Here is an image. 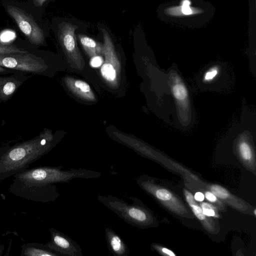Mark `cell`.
I'll list each match as a JSON object with an SVG mask.
<instances>
[{"instance_id": "cell-1", "label": "cell", "mask_w": 256, "mask_h": 256, "mask_svg": "<svg viewBox=\"0 0 256 256\" xmlns=\"http://www.w3.org/2000/svg\"><path fill=\"white\" fill-rule=\"evenodd\" d=\"M54 137L48 130L12 146L0 150V182L24 171L46 154L53 146Z\"/></svg>"}, {"instance_id": "cell-22", "label": "cell", "mask_w": 256, "mask_h": 256, "mask_svg": "<svg viewBox=\"0 0 256 256\" xmlns=\"http://www.w3.org/2000/svg\"><path fill=\"white\" fill-rule=\"evenodd\" d=\"M205 196L207 200L211 202H215L217 199L216 196L210 192H207L205 194Z\"/></svg>"}, {"instance_id": "cell-23", "label": "cell", "mask_w": 256, "mask_h": 256, "mask_svg": "<svg viewBox=\"0 0 256 256\" xmlns=\"http://www.w3.org/2000/svg\"><path fill=\"white\" fill-rule=\"evenodd\" d=\"M194 196L195 200L198 202H202L204 198V194L201 192H196Z\"/></svg>"}, {"instance_id": "cell-7", "label": "cell", "mask_w": 256, "mask_h": 256, "mask_svg": "<svg viewBox=\"0 0 256 256\" xmlns=\"http://www.w3.org/2000/svg\"><path fill=\"white\" fill-rule=\"evenodd\" d=\"M50 240L46 244L62 256H82L80 245L66 234L54 228H49Z\"/></svg>"}, {"instance_id": "cell-6", "label": "cell", "mask_w": 256, "mask_h": 256, "mask_svg": "<svg viewBox=\"0 0 256 256\" xmlns=\"http://www.w3.org/2000/svg\"><path fill=\"white\" fill-rule=\"evenodd\" d=\"M102 32L104 41L103 54L105 56L106 60L102 65L100 72L106 81L112 85H115L118 82L120 63L110 35L104 29L102 30Z\"/></svg>"}, {"instance_id": "cell-16", "label": "cell", "mask_w": 256, "mask_h": 256, "mask_svg": "<svg viewBox=\"0 0 256 256\" xmlns=\"http://www.w3.org/2000/svg\"><path fill=\"white\" fill-rule=\"evenodd\" d=\"M27 50L23 48H19L16 45L8 44L0 42V54H14V53H26Z\"/></svg>"}, {"instance_id": "cell-27", "label": "cell", "mask_w": 256, "mask_h": 256, "mask_svg": "<svg viewBox=\"0 0 256 256\" xmlns=\"http://www.w3.org/2000/svg\"><path fill=\"white\" fill-rule=\"evenodd\" d=\"M4 248V245L2 244H0V256L2 255Z\"/></svg>"}, {"instance_id": "cell-21", "label": "cell", "mask_w": 256, "mask_h": 256, "mask_svg": "<svg viewBox=\"0 0 256 256\" xmlns=\"http://www.w3.org/2000/svg\"><path fill=\"white\" fill-rule=\"evenodd\" d=\"M218 69L216 67L212 68L207 71L204 76V80L210 81L212 80L218 74Z\"/></svg>"}, {"instance_id": "cell-15", "label": "cell", "mask_w": 256, "mask_h": 256, "mask_svg": "<svg viewBox=\"0 0 256 256\" xmlns=\"http://www.w3.org/2000/svg\"><path fill=\"white\" fill-rule=\"evenodd\" d=\"M185 197L186 202L191 207L195 216L200 220L206 222V216L203 214L202 208L196 202L194 196L189 192L184 190Z\"/></svg>"}, {"instance_id": "cell-25", "label": "cell", "mask_w": 256, "mask_h": 256, "mask_svg": "<svg viewBox=\"0 0 256 256\" xmlns=\"http://www.w3.org/2000/svg\"><path fill=\"white\" fill-rule=\"evenodd\" d=\"M162 251L163 252L167 254L168 255H169L170 256H175V254H174L172 252L168 250V248H162Z\"/></svg>"}, {"instance_id": "cell-10", "label": "cell", "mask_w": 256, "mask_h": 256, "mask_svg": "<svg viewBox=\"0 0 256 256\" xmlns=\"http://www.w3.org/2000/svg\"><path fill=\"white\" fill-rule=\"evenodd\" d=\"M105 239L110 252L116 256H128L130 252L122 238L110 227L104 228Z\"/></svg>"}, {"instance_id": "cell-5", "label": "cell", "mask_w": 256, "mask_h": 256, "mask_svg": "<svg viewBox=\"0 0 256 256\" xmlns=\"http://www.w3.org/2000/svg\"><path fill=\"white\" fill-rule=\"evenodd\" d=\"M7 11L32 44L41 45L44 43V33L31 15L13 6H8Z\"/></svg>"}, {"instance_id": "cell-28", "label": "cell", "mask_w": 256, "mask_h": 256, "mask_svg": "<svg viewBox=\"0 0 256 256\" xmlns=\"http://www.w3.org/2000/svg\"><path fill=\"white\" fill-rule=\"evenodd\" d=\"M254 214L256 215V210H254Z\"/></svg>"}, {"instance_id": "cell-11", "label": "cell", "mask_w": 256, "mask_h": 256, "mask_svg": "<svg viewBox=\"0 0 256 256\" xmlns=\"http://www.w3.org/2000/svg\"><path fill=\"white\" fill-rule=\"evenodd\" d=\"M68 88L80 98L88 101H94L96 97L90 85L86 82L72 78H65Z\"/></svg>"}, {"instance_id": "cell-13", "label": "cell", "mask_w": 256, "mask_h": 256, "mask_svg": "<svg viewBox=\"0 0 256 256\" xmlns=\"http://www.w3.org/2000/svg\"><path fill=\"white\" fill-rule=\"evenodd\" d=\"M78 37L84 50L90 56L103 53V45L100 43L82 34H78Z\"/></svg>"}, {"instance_id": "cell-9", "label": "cell", "mask_w": 256, "mask_h": 256, "mask_svg": "<svg viewBox=\"0 0 256 256\" xmlns=\"http://www.w3.org/2000/svg\"><path fill=\"white\" fill-rule=\"evenodd\" d=\"M26 74L20 71L0 74V103L10 100L20 86L28 79Z\"/></svg>"}, {"instance_id": "cell-18", "label": "cell", "mask_w": 256, "mask_h": 256, "mask_svg": "<svg viewBox=\"0 0 256 256\" xmlns=\"http://www.w3.org/2000/svg\"><path fill=\"white\" fill-rule=\"evenodd\" d=\"M210 190L216 196L221 199H226L230 197L228 192L220 186H212L210 187Z\"/></svg>"}, {"instance_id": "cell-24", "label": "cell", "mask_w": 256, "mask_h": 256, "mask_svg": "<svg viewBox=\"0 0 256 256\" xmlns=\"http://www.w3.org/2000/svg\"><path fill=\"white\" fill-rule=\"evenodd\" d=\"M16 70H12L0 66V74H6L12 73Z\"/></svg>"}, {"instance_id": "cell-3", "label": "cell", "mask_w": 256, "mask_h": 256, "mask_svg": "<svg viewBox=\"0 0 256 256\" xmlns=\"http://www.w3.org/2000/svg\"><path fill=\"white\" fill-rule=\"evenodd\" d=\"M124 198L112 194L97 196L100 203L128 224L140 228L152 224V216L140 200L132 196H124Z\"/></svg>"}, {"instance_id": "cell-12", "label": "cell", "mask_w": 256, "mask_h": 256, "mask_svg": "<svg viewBox=\"0 0 256 256\" xmlns=\"http://www.w3.org/2000/svg\"><path fill=\"white\" fill-rule=\"evenodd\" d=\"M20 256H62L46 244L28 243L22 246Z\"/></svg>"}, {"instance_id": "cell-17", "label": "cell", "mask_w": 256, "mask_h": 256, "mask_svg": "<svg viewBox=\"0 0 256 256\" xmlns=\"http://www.w3.org/2000/svg\"><path fill=\"white\" fill-rule=\"evenodd\" d=\"M238 149L242 158L246 161L251 160L252 158V149L250 145L244 141L239 144Z\"/></svg>"}, {"instance_id": "cell-19", "label": "cell", "mask_w": 256, "mask_h": 256, "mask_svg": "<svg viewBox=\"0 0 256 256\" xmlns=\"http://www.w3.org/2000/svg\"><path fill=\"white\" fill-rule=\"evenodd\" d=\"M202 209L203 214L206 216H215L216 212L212 208V206L208 204L203 203L202 204Z\"/></svg>"}, {"instance_id": "cell-20", "label": "cell", "mask_w": 256, "mask_h": 256, "mask_svg": "<svg viewBox=\"0 0 256 256\" xmlns=\"http://www.w3.org/2000/svg\"><path fill=\"white\" fill-rule=\"evenodd\" d=\"M103 63L104 59L102 57L98 55L92 56L90 60V64L93 68L100 67Z\"/></svg>"}, {"instance_id": "cell-8", "label": "cell", "mask_w": 256, "mask_h": 256, "mask_svg": "<svg viewBox=\"0 0 256 256\" xmlns=\"http://www.w3.org/2000/svg\"><path fill=\"white\" fill-rule=\"evenodd\" d=\"M78 26L70 22H63L58 26L59 42L68 56L74 60H81L82 58L77 46L75 31Z\"/></svg>"}, {"instance_id": "cell-14", "label": "cell", "mask_w": 256, "mask_h": 256, "mask_svg": "<svg viewBox=\"0 0 256 256\" xmlns=\"http://www.w3.org/2000/svg\"><path fill=\"white\" fill-rule=\"evenodd\" d=\"M175 80L176 81L172 86L173 95L178 102H184L188 98L187 90L178 77H176Z\"/></svg>"}, {"instance_id": "cell-26", "label": "cell", "mask_w": 256, "mask_h": 256, "mask_svg": "<svg viewBox=\"0 0 256 256\" xmlns=\"http://www.w3.org/2000/svg\"><path fill=\"white\" fill-rule=\"evenodd\" d=\"M46 0H33L34 4L38 6H42Z\"/></svg>"}, {"instance_id": "cell-4", "label": "cell", "mask_w": 256, "mask_h": 256, "mask_svg": "<svg viewBox=\"0 0 256 256\" xmlns=\"http://www.w3.org/2000/svg\"><path fill=\"white\" fill-rule=\"evenodd\" d=\"M0 66L26 74L38 75L44 74L49 68L44 58L30 51L26 53L0 54Z\"/></svg>"}, {"instance_id": "cell-2", "label": "cell", "mask_w": 256, "mask_h": 256, "mask_svg": "<svg viewBox=\"0 0 256 256\" xmlns=\"http://www.w3.org/2000/svg\"><path fill=\"white\" fill-rule=\"evenodd\" d=\"M54 184L51 166H38L14 174L8 190L28 200L46 203L54 201L60 196Z\"/></svg>"}]
</instances>
